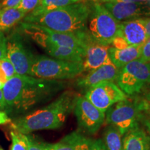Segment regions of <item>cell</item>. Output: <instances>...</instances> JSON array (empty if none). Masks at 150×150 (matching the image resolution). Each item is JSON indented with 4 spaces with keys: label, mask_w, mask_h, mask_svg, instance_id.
Wrapping results in <instances>:
<instances>
[{
    "label": "cell",
    "mask_w": 150,
    "mask_h": 150,
    "mask_svg": "<svg viewBox=\"0 0 150 150\" xmlns=\"http://www.w3.org/2000/svg\"><path fill=\"white\" fill-rule=\"evenodd\" d=\"M64 81L16 75L4 84L2 92L7 114H20L52 99L66 88Z\"/></svg>",
    "instance_id": "cell-1"
},
{
    "label": "cell",
    "mask_w": 150,
    "mask_h": 150,
    "mask_svg": "<svg viewBox=\"0 0 150 150\" xmlns=\"http://www.w3.org/2000/svg\"><path fill=\"white\" fill-rule=\"evenodd\" d=\"M78 96L73 91H63L47 106L16 118L12 123L13 129L27 135L33 131L61 128L74 110Z\"/></svg>",
    "instance_id": "cell-2"
},
{
    "label": "cell",
    "mask_w": 150,
    "mask_h": 150,
    "mask_svg": "<svg viewBox=\"0 0 150 150\" xmlns=\"http://www.w3.org/2000/svg\"><path fill=\"white\" fill-rule=\"evenodd\" d=\"M91 6V2L83 0L38 16L27 14L22 22L42 26L55 32L75 35L82 39L88 33Z\"/></svg>",
    "instance_id": "cell-3"
},
{
    "label": "cell",
    "mask_w": 150,
    "mask_h": 150,
    "mask_svg": "<svg viewBox=\"0 0 150 150\" xmlns=\"http://www.w3.org/2000/svg\"><path fill=\"white\" fill-rule=\"evenodd\" d=\"M83 73L82 63L54 59L44 55H34L29 76L45 79H72Z\"/></svg>",
    "instance_id": "cell-4"
},
{
    "label": "cell",
    "mask_w": 150,
    "mask_h": 150,
    "mask_svg": "<svg viewBox=\"0 0 150 150\" xmlns=\"http://www.w3.org/2000/svg\"><path fill=\"white\" fill-rule=\"evenodd\" d=\"M120 24L102 4L92 2L88 20V33L94 42L110 46L120 33Z\"/></svg>",
    "instance_id": "cell-5"
},
{
    "label": "cell",
    "mask_w": 150,
    "mask_h": 150,
    "mask_svg": "<svg viewBox=\"0 0 150 150\" xmlns=\"http://www.w3.org/2000/svg\"><path fill=\"white\" fill-rule=\"evenodd\" d=\"M141 111V97H128L106 110L104 123L115 127L123 136L127 131L140 124Z\"/></svg>",
    "instance_id": "cell-6"
},
{
    "label": "cell",
    "mask_w": 150,
    "mask_h": 150,
    "mask_svg": "<svg viewBox=\"0 0 150 150\" xmlns=\"http://www.w3.org/2000/svg\"><path fill=\"white\" fill-rule=\"evenodd\" d=\"M115 81L127 96H136L150 84V63L138 59L130 62L120 70Z\"/></svg>",
    "instance_id": "cell-7"
},
{
    "label": "cell",
    "mask_w": 150,
    "mask_h": 150,
    "mask_svg": "<svg viewBox=\"0 0 150 150\" xmlns=\"http://www.w3.org/2000/svg\"><path fill=\"white\" fill-rule=\"evenodd\" d=\"M20 26L21 31H23L38 45L45 42L58 46L84 50L83 40L75 35L55 32L42 26L23 22Z\"/></svg>",
    "instance_id": "cell-8"
},
{
    "label": "cell",
    "mask_w": 150,
    "mask_h": 150,
    "mask_svg": "<svg viewBox=\"0 0 150 150\" xmlns=\"http://www.w3.org/2000/svg\"><path fill=\"white\" fill-rule=\"evenodd\" d=\"M73 110L77 122L78 131L81 134L95 135L104 124L105 112L95 107L85 96L77 97Z\"/></svg>",
    "instance_id": "cell-9"
},
{
    "label": "cell",
    "mask_w": 150,
    "mask_h": 150,
    "mask_svg": "<svg viewBox=\"0 0 150 150\" xmlns=\"http://www.w3.org/2000/svg\"><path fill=\"white\" fill-rule=\"evenodd\" d=\"M85 97L95 107L106 112L110 106L126 99L128 96L113 81H104L86 91Z\"/></svg>",
    "instance_id": "cell-10"
},
{
    "label": "cell",
    "mask_w": 150,
    "mask_h": 150,
    "mask_svg": "<svg viewBox=\"0 0 150 150\" xmlns=\"http://www.w3.org/2000/svg\"><path fill=\"white\" fill-rule=\"evenodd\" d=\"M6 56L13 65L18 75H29L34 54L26 47L19 32L6 38Z\"/></svg>",
    "instance_id": "cell-11"
},
{
    "label": "cell",
    "mask_w": 150,
    "mask_h": 150,
    "mask_svg": "<svg viewBox=\"0 0 150 150\" xmlns=\"http://www.w3.org/2000/svg\"><path fill=\"white\" fill-rule=\"evenodd\" d=\"M102 4L120 22L150 16V9L145 1L134 3L110 1Z\"/></svg>",
    "instance_id": "cell-12"
},
{
    "label": "cell",
    "mask_w": 150,
    "mask_h": 150,
    "mask_svg": "<svg viewBox=\"0 0 150 150\" xmlns=\"http://www.w3.org/2000/svg\"><path fill=\"white\" fill-rule=\"evenodd\" d=\"M84 43L83 72H89L101 67L110 61L108 49L110 46H104L92 40L87 33L82 39Z\"/></svg>",
    "instance_id": "cell-13"
},
{
    "label": "cell",
    "mask_w": 150,
    "mask_h": 150,
    "mask_svg": "<svg viewBox=\"0 0 150 150\" xmlns=\"http://www.w3.org/2000/svg\"><path fill=\"white\" fill-rule=\"evenodd\" d=\"M118 69L110 61L98 68L87 72L83 76L79 77L76 81L77 88L86 91L92 86L104 81H115L118 76Z\"/></svg>",
    "instance_id": "cell-14"
},
{
    "label": "cell",
    "mask_w": 150,
    "mask_h": 150,
    "mask_svg": "<svg viewBox=\"0 0 150 150\" xmlns=\"http://www.w3.org/2000/svg\"><path fill=\"white\" fill-rule=\"evenodd\" d=\"M119 35L125 39L129 45L142 46L147 39L144 18L120 22Z\"/></svg>",
    "instance_id": "cell-15"
},
{
    "label": "cell",
    "mask_w": 150,
    "mask_h": 150,
    "mask_svg": "<svg viewBox=\"0 0 150 150\" xmlns=\"http://www.w3.org/2000/svg\"><path fill=\"white\" fill-rule=\"evenodd\" d=\"M123 150H150V141L140 124L133 127L122 136Z\"/></svg>",
    "instance_id": "cell-16"
},
{
    "label": "cell",
    "mask_w": 150,
    "mask_h": 150,
    "mask_svg": "<svg viewBox=\"0 0 150 150\" xmlns=\"http://www.w3.org/2000/svg\"><path fill=\"white\" fill-rule=\"evenodd\" d=\"M38 45L44 49L47 53L54 59L75 63H83L84 50L58 46L45 42L40 43Z\"/></svg>",
    "instance_id": "cell-17"
},
{
    "label": "cell",
    "mask_w": 150,
    "mask_h": 150,
    "mask_svg": "<svg viewBox=\"0 0 150 150\" xmlns=\"http://www.w3.org/2000/svg\"><path fill=\"white\" fill-rule=\"evenodd\" d=\"M92 139L79 131H73L56 142L52 144L51 150H89Z\"/></svg>",
    "instance_id": "cell-18"
},
{
    "label": "cell",
    "mask_w": 150,
    "mask_h": 150,
    "mask_svg": "<svg viewBox=\"0 0 150 150\" xmlns=\"http://www.w3.org/2000/svg\"><path fill=\"white\" fill-rule=\"evenodd\" d=\"M141 46H129L123 50H117L110 46L108 56L110 61L120 70L131 61L139 59Z\"/></svg>",
    "instance_id": "cell-19"
},
{
    "label": "cell",
    "mask_w": 150,
    "mask_h": 150,
    "mask_svg": "<svg viewBox=\"0 0 150 150\" xmlns=\"http://www.w3.org/2000/svg\"><path fill=\"white\" fill-rule=\"evenodd\" d=\"M27 16L18 8L0 9V31H7L21 22Z\"/></svg>",
    "instance_id": "cell-20"
},
{
    "label": "cell",
    "mask_w": 150,
    "mask_h": 150,
    "mask_svg": "<svg viewBox=\"0 0 150 150\" xmlns=\"http://www.w3.org/2000/svg\"><path fill=\"white\" fill-rule=\"evenodd\" d=\"M102 140L107 150H123L122 136L112 125H108L104 129Z\"/></svg>",
    "instance_id": "cell-21"
},
{
    "label": "cell",
    "mask_w": 150,
    "mask_h": 150,
    "mask_svg": "<svg viewBox=\"0 0 150 150\" xmlns=\"http://www.w3.org/2000/svg\"><path fill=\"white\" fill-rule=\"evenodd\" d=\"M83 0H41L40 4L29 15L30 16H38L45 13L52 11L56 9L63 8L73 4L79 2Z\"/></svg>",
    "instance_id": "cell-22"
},
{
    "label": "cell",
    "mask_w": 150,
    "mask_h": 150,
    "mask_svg": "<svg viewBox=\"0 0 150 150\" xmlns=\"http://www.w3.org/2000/svg\"><path fill=\"white\" fill-rule=\"evenodd\" d=\"M11 136L12 144L10 150H28L29 138L27 135L13 130L11 131Z\"/></svg>",
    "instance_id": "cell-23"
},
{
    "label": "cell",
    "mask_w": 150,
    "mask_h": 150,
    "mask_svg": "<svg viewBox=\"0 0 150 150\" xmlns=\"http://www.w3.org/2000/svg\"><path fill=\"white\" fill-rule=\"evenodd\" d=\"M40 1L41 0H21L16 8L27 15L38 6Z\"/></svg>",
    "instance_id": "cell-24"
},
{
    "label": "cell",
    "mask_w": 150,
    "mask_h": 150,
    "mask_svg": "<svg viewBox=\"0 0 150 150\" xmlns=\"http://www.w3.org/2000/svg\"><path fill=\"white\" fill-rule=\"evenodd\" d=\"M0 66H1L7 78V80L17 75L13 65L11 63V62L9 61L6 56L0 60Z\"/></svg>",
    "instance_id": "cell-25"
},
{
    "label": "cell",
    "mask_w": 150,
    "mask_h": 150,
    "mask_svg": "<svg viewBox=\"0 0 150 150\" xmlns=\"http://www.w3.org/2000/svg\"><path fill=\"white\" fill-rule=\"evenodd\" d=\"M29 148L28 150H51L52 144L45 143L34 139L33 137L29 136Z\"/></svg>",
    "instance_id": "cell-26"
},
{
    "label": "cell",
    "mask_w": 150,
    "mask_h": 150,
    "mask_svg": "<svg viewBox=\"0 0 150 150\" xmlns=\"http://www.w3.org/2000/svg\"><path fill=\"white\" fill-rule=\"evenodd\" d=\"M140 125L143 127L147 133L150 141V111L143 109L142 107V111L139 120Z\"/></svg>",
    "instance_id": "cell-27"
},
{
    "label": "cell",
    "mask_w": 150,
    "mask_h": 150,
    "mask_svg": "<svg viewBox=\"0 0 150 150\" xmlns=\"http://www.w3.org/2000/svg\"><path fill=\"white\" fill-rule=\"evenodd\" d=\"M142 63H150V38L147 39L140 47L139 59Z\"/></svg>",
    "instance_id": "cell-28"
},
{
    "label": "cell",
    "mask_w": 150,
    "mask_h": 150,
    "mask_svg": "<svg viewBox=\"0 0 150 150\" xmlns=\"http://www.w3.org/2000/svg\"><path fill=\"white\" fill-rule=\"evenodd\" d=\"M111 45L112 47L117 49V50H123V49H125L128 47L129 46H130L129 45L128 43H127V41L125 40V39L120 35H117V36L112 40Z\"/></svg>",
    "instance_id": "cell-29"
},
{
    "label": "cell",
    "mask_w": 150,
    "mask_h": 150,
    "mask_svg": "<svg viewBox=\"0 0 150 150\" xmlns=\"http://www.w3.org/2000/svg\"><path fill=\"white\" fill-rule=\"evenodd\" d=\"M21 0H1L0 2V9L16 8Z\"/></svg>",
    "instance_id": "cell-30"
},
{
    "label": "cell",
    "mask_w": 150,
    "mask_h": 150,
    "mask_svg": "<svg viewBox=\"0 0 150 150\" xmlns=\"http://www.w3.org/2000/svg\"><path fill=\"white\" fill-rule=\"evenodd\" d=\"M6 56V38L0 31V60Z\"/></svg>",
    "instance_id": "cell-31"
},
{
    "label": "cell",
    "mask_w": 150,
    "mask_h": 150,
    "mask_svg": "<svg viewBox=\"0 0 150 150\" xmlns=\"http://www.w3.org/2000/svg\"><path fill=\"white\" fill-rule=\"evenodd\" d=\"M89 150H107L102 139L92 140Z\"/></svg>",
    "instance_id": "cell-32"
},
{
    "label": "cell",
    "mask_w": 150,
    "mask_h": 150,
    "mask_svg": "<svg viewBox=\"0 0 150 150\" xmlns=\"http://www.w3.org/2000/svg\"><path fill=\"white\" fill-rule=\"evenodd\" d=\"M141 99L142 108L150 111V91L146 93Z\"/></svg>",
    "instance_id": "cell-33"
},
{
    "label": "cell",
    "mask_w": 150,
    "mask_h": 150,
    "mask_svg": "<svg viewBox=\"0 0 150 150\" xmlns=\"http://www.w3.org/2000/svg\"><path fill=\"white\" fill-rule=\"evenodd\" d=\"M11 122V119L8 116V114L5 111L0 110V125H4Z\"/></svg>",
    "instance_id": "cell-34"
},
{
    "label": "cell",
    "mask_w": 150,
    "mask_h": 150,
    "mask_svg": "<svg viewBox=\"0 0 150 150\" xmlns=\"http://www.w3.org/2000/svg\"><path fill=\"white\" fill-rule=\"evenodd\" d=\"M144 23H145V29L146 31L147 38H150V17L144 18Z\"/></svg>",
    "instance_id": "cell-35"
},
{
    "label": "cell",
    "mask_w": 150,
    "mask_h": 150,
    "mask_svg": "<svg viewBox=\"0 0 150 150\" xmlns=\"http://www.w3.org/2000/svg\"><path fill=\"white\" fill-rule=\"evenodd\" d=\"M6 108V104L4 98V95L2 90L0 89V110L3 111V110H5Z\"/></svg>",
    "instance_id": "cell-36"
},
{
    "label": "cell",
    "mask_w": 150,
    "mask_h": 150,
    "mask_svg": "<svg viewBox=\"0 0 150 150\" xmlns=\"http://www.w3.org/2000/svg\"><path fill=\"white\" fill-rule=\"evenodd\" d=\"M6 81H7L6 76L4 72L2 69H1V66H0V82H1V83L4 84Z\"/></svg>",
    "instance_id": "cell-37"
},
{
    "label": "cell",
    "mask_w": 150,
    "mask_h": 150,
    "mask_svg": "<svg viewBox=\"0 0 150 150\" xmlns=\"http://www.w3.org/2000/svg\"><path fill=\"white\" fill-rule=\"evenodd\" d=\"M148 1V0H114L113 1H118V2L134 3V2H145V1Z\"/></svg>",
    "instance_id": "cell-38"
},
{
    "label": "cell",
    "mask_w": 150,
    "mask_h": 150,
    "mask_svg": "<svg viewBox=\"0 0 150 150\" xmlns=\"http://www.w3.org/2000/svg\"><path fill=\"white\" fill-rule=\"evenodd\" d=\"M114 0H92L93 2H97L99 4H104L106 2H110V1H113Z\"/></svg>",
    "instance_id": "cell-39"
},
{
    "label": "cell",
    "mask_w": 150,
    "mask_h": 150,
    "mask_svg": "<svg viewBox=\"0 0 150 150\" xmlns=\"http://www.w3.org/2000/svg\"><path fill=\"white\" fill-rule=\"evenodd\" d=\"M146 4H147V5L148 6V7H149V9H150V0H148V1H145Z\"/></svg>",
    "instance_id": "cell-40"
},
{
    "label": "cell",
    "mask_w": 150,
    "mask_h": 150,
    "mask_svg": "<svg viewBox=\"0 0 150 150\" xmlns=\"http://www.w3.org/2000/svg\"><path fill=\"white\" fill-rule=\"evenodd\" d=\"M3 86H4V84H3V83H1V82H0V89H2Z\"/></svg>",
    "instance_id": "cell-41"
},
{
    "label": "cell",
    "mask_w": 150,
    "mask_h": 150,
    "mask_svg": "<svg viewBox=\"0 0 150 150\" xmlns=\"http://www.w3.org/2000/svg\"><path fill=\"white\" fill-rule=\"evenodd\" d=\"M0 1H1V0H0Z\"/></svg>",
    "instance_id": "cell-42"
},
{
    "label": "cell",
    "mask_w": 150,
    "mask_h": 150,
    "mask_svg": "<svg viewBox=\"0 0 150 150\" xmlns=\"http://www.w3.org/2000/svg\"><path fill=\"white\" fill-rule=\"evenodd\" d=\"M0 150H1V149H0Z\"/></svg>",
    "instance_id": "cell-43"
}]
</instances>
